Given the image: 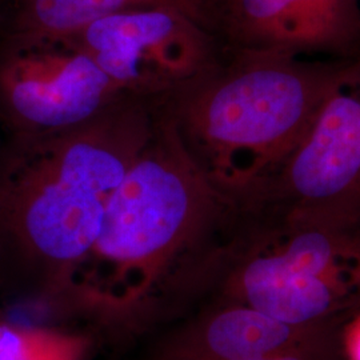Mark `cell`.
<instances>
[{
	"label": "cell",
	"instance_id": "ba28073f",
	"mask_svg": "<svg viewBox=\"0 0 360 360\" xmlns=\"http://www.w3.org/2000/svg\"><path fill=\"white\" fill-rule=\"evenodd\" d=\"M223 46L347 60L360 56V0H218Z\"/></svg>",
	"mask_w": 360,
	"mask_h": 360
},
{
	"label": "cell",
	"instance_id": "9c48e42d",
	"mask_svg": "<svg viewBox=\"0 0 360 360\" xmlns=\"http://www.w3.org/2000/svg\"><path fill=\"white\" fill-rule=\"evenodd\" d=\"M343 326H292L245 304L215 314L202 331V360H257L281 351L342 347Z\"/></svg>",
	"mask_w": 360,
	"mask_h": 360
},
{
	"label": "cell",
	"instance_id": "3957f363",
	"mask_svg": "<svg viewBox=\"0 0 360 360\" xmlns=\"http://www.w3.org/2000/svg\"><path fill=\"white\" fill-rule=\"evenodd\" d=\"M219 259L239 304L292 326H345L360 309V223L239 211Z\"/></svg>",
	"mask_w": 360,
	"mask_h": 360
},
{
	"label": "cell",
	"instance_id": "30bf717a",
	"mask_svg": "<svg viewBox=\"0 0 360 360\" xmlns=\"http://www.w3.org/2000/svg\"><path fill=\"white\" fill-rule=\"evenodd\" d=\"M218 0H0L3 39L53 38L72 34L107 15L138 8H171L214 32ZM215 34V32H214Z\"/></svg>",
	"mask_w": 360,
	"mask_h": 360
},
{
	"label": "cell",
	"instance_id": "5b68a950",
	"mask_svg": "<svg viewBox=\"0 0 360 360\" xmlns=\"http://www.w3.org/2000/svg\"><path fill=\"white\" fill-rule=\"evenodd\" d=\"M242 205L360 223V56L348 60L302 139Z\"/></svg>",
	"mask_w": 360,
	"mask_h": 360
},
{
	"label": "cell",
	"instance_id": "6da1fadb",
	"mask_svg": "<svg viewBox=\"0 0 360 360\" xmlns=\"http://www.w3.org/2000/svg\"><path fill=\"white\" fill-rule=\"evenodd\" d=\"M348 60L221 44L162 103L210 180L242 203L302 139Z\"/></svg>",
	"mask_w": 360,
	"mask_h": 360
},
{
	"label": "cell",
	"instance_id": "277c9868",
	"mask_svg": "<svg viewBox=\"0 0 360 360\" xmlns=\"http://www.w3.org/2000/svg\"><path fill=\"white\" fill-rule=\"evenodd\" d=\"M236 210L196 163L160 101L154 134L112 193L90 257L122 270L151 269L200 245Z\"/></svg>",
	"mask_w": 360,
	"mask_h": 360
},
{
	"label": "cell",
	"instance_id": "52a82bcc",
	"mask_svg": "<svg viewBox=\"0 0 360 360\" xmlns=\"http://www.w3.org/2000/svg\"><path fill=\"white\" fill-rule=\"evenodd\" d=\"M67 37L122 90L138 98H163L178 90L221 49L207 27L171 8L107 15Z\"/></svg>",
	"mask_w": 360,
	"mask_h": 360
},
{
	"label": "cell",
	"instance_id": "8fae6325",
	"mask_svg": "<svg viewBox=\"0 0 360 360\" xmlns=\"http://www.w3.org/2000/svg\"><path fill=\"white\" fill-rule=\"evenodd\" d=\"M79 352L71 338L0 323V360H77Z\"/></svg>",
	"mask_w": 360,
	"mask_h": 360
},
{
	"label": "cell",
	"instance_id": "7a4b0ae2",
	"mask_svg": "<svg viewBox=\"0 0 360 360\" xmlns=\"http://www.w3.org/2000/svg\"><path fill=\"white\" fill-rule=\"evenodd\" d=\"M160 98L132 96L77 127L15 138L0 171V227L31 257H90L107 205L154 134Z\"/></svg>",
	"mask_w": 360,
	"mask_h": 360
},
{
	"label": "cell",
	"instance_id": "7c38bea8",
	"mask_svg": "<svg viewBox=\"0 0 360 360\" xmlns=\"http://www.w3.org/2000/svg\"><path fill=\"white\" fill-rule=\"evenodd\" d=\"M342 348L346 360H360V309L342 330Z\"/></svg>",
	"mask_w": 360,
	"mask_h": 360
},
{
	"label": "cell",
	"instance_id": "8992f818",
	"mask_svg": "<svg viewBox=\"0 0 360 360\" xmlns=\"http://www.w3.org/2000/svg\"><path fill=\"white\" fill-rule=\"evenodd\" d=\"M129 98L67 35L0 44V115L15 138L77 127Z\"/></svg>",
	"mask_w": 360,
	"mask_h": 360
}]
</instances>
